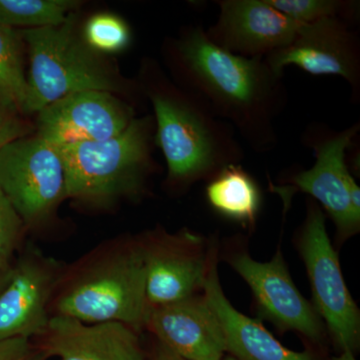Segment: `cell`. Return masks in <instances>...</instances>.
Segmentation results:
<instances>
[{"instance_id": "obj_1", "label": "cell", "mask_w": 360, "mask_h": 360, "mask_svg": "<svg viewBox=\"0 0 360 360\" xmlns=\"http://www.w3.org/2000/svg\"><path fill=\"white\" fill-rule=\"evenodd\" d=\"M175 75L187 90L231 125L257 153L276 149V118L288 105L283 75L264 58L236 56L213 44L201 25L184 28L167 44Z\"/></svg>"}, {"instance_id": "obj_2", "label": "cell", "mask_w": 360, "mask_h": 360, "mask_svg": "<svg viewBox=\"0 0 360 360\" xmlns=\"http://www.w3.org/2000/svg\"><path fill=\"white\" fill-rule=\"evenodd\" d=\"M144 92L155 110V144L165 156L172 191H186L245 160L236 130L198 96L174 86L153 68L146 70Z\"/></svg>"}, {"instance_id": "obj_3", "label": "cell", "mask_w": 360, "mask_h": 360, "mask_svg": "<svg viewBox=\"0 0 360 360\" xmlns=\"http://www.w3.org/2000/svg\"><path fill=\"white\" fill-rule=\"evenodd\" d=\"M148 312L139 236L104 241L65 265L51 304V316L84 323L120 322L139 333L146 328Z\"/></svg>"}, {"instance_id": "obj_4", "label": "cell", "mask_w": 360, "mask_h": 360, "mask_svg": "<svg viewBox=\"0 0 360 360\" xmlns=\"http://www.w3.org/2000/svg\"><path fill=\"white\" fill-rule=\"evenodd\" d=\"M153 146L155 120L144 116L105 141L56 148L65 167L66 196L97 206L141 198L155 170Z\"/></svg>"}, {"instance_id": "obj_5", "label": "cell", "mask_w": 360, "mask_h": 360, "mask_svg": "<svg viewBox=\"0 0 360 360\" xmlns=\"http://www.w3.org/2000/svg\"><path fill=\"white\" fill-rule=\"evenodd\" d=\"M27 44L30 72L23 115L39 113L47 105L85 90L115 92L122 80L103 58L90 49L78 30L77 14L56 26L21 30Z\"/></svg>"}, {"instance_id": "obj_6", "label": "cell", "mask_w": 360, "mask_h": 360, "mask_svg": "<svg viewBox=\"0 0 360 360\" xmlns=\"http://www.w3.org/2000/svg\"><path fill=\"white\" fill-rule=\"evenodd\" d=\"M359 130V122L341 130L311 123L303 132L302 142L314 156V165L286 172L281 184H269L271 193L283 200L284 212L295 194L310 196L333 220L340 240L352 238L360 229V187L347 165L348 149Z\"/></svg>"}, {"instance_id": "obj_7", "label": "cell", "mask_w": 360, "mask_h": 360, "mask_svg": "<svg viewBox=\"0 0 360 360\" xmlns=\"http://www.w3.org/2000/svg\"><path fill=\"white\" fill-rule=\"evenodd\" d=\"M310 285L312 305L326 321L333 345L340 352L359 347L360 312L343 278L338 252L329 238L326 215L309 198L307 215L297 238Z\"/></svg>"}, {"instance_id": "obj_8", "label": "cell", "mask_w": 360, "mask_h": 360, "mask_svg": "<svg viewBox=\"0 0 360 360\" xmlns=\"http://www.w3.org/2000/svg\"><path fill=\"white\" fill-rule=\"evenodd\" d=\"M0 188L25 229L44 226L68 198L58 148L37 134L9 143L0 150Z\"/></svg>"}, {"instance_id": "obj_9", "label": "cell", "mask_w": 360, "mask_h": 360, "mask_svg": "<svg viewBox=\"0 0 360 360\" xmlns=\"http://www.w3.org/2000/svg\"><path fill=\"white\" fill-rule=\"evenodd\" d=\"M148 309L203 291L215 243L189 231L170 233L155 229L139 236Z\"/></svg>"}, {"instance_id": "obj_10", "label": "cell", "mask_w": 360, "mask_h": 360, "mask_svg": "<svg viewBox=\"0 0 360 360\" xmlns=\"http://www.w3.org/2000/svg\"><path fill=\"white\" fill-rule=\"evenodd\" d=\"M226 262L250 286L260 319L281 333L295 331L316 345H323L326 329L314 305L297 290L281 248L266 262L245 250L232 251Z\"/></svg>"}, {"instance_id": "obj_11", "label": "cell", "mask_w": 360, "mask_h": 360, "mask_svg": "<svg viewBox=\"0 0 360 360\" xmlns=\"http://www.w3.org/2000/svg\"><path fill=\"white\" fill-rule=\"evenodd\" d=\"M264 59L281 75L292 65L314 77L343 78L352 101H360V39L347 21L324 18L300 23L292 42Z\"/></svg>"}, {"instance_id": "obj_12", "label": "cell", "mask_w": 360, "mask_h": 360, "mask_svg": "<svg viewBox=\"0 0 360 360\" xmlns=\"http://www.w3.org/2000/svg\"><path fill=\"white\" fill-rule=\"evenodd\" d=\"M65 264L30 246L11 265L0 291V340L39 338L51 319V304Z\"/></svg>"}, {"instance_id": "obj_13", "label": "cell", "mask_w": 360, "mask_h": 360, "mask_svg": "<svg viewBox=\"0 0 360 360\" xmlns=\"http://www.w3.org/2000/svg\"><path fill=\"white\" fill-rule=\"evenodd\" d=\"M37 135L56 148L101 141L120 134L134 120V111L112 92L85 90L54 101L40 110Z\"/></svg>"}, {"instance_id": "obj_14", "label": "cell", "mask_w": 360, "mask_h": 360, "mask_svg": "<svg viewBox=\"0 0 360 360\" xmlns=\"http://www.w3.org/2000/svg\"><path fill=\"white\" fill-rule=\"evenodd\" d=\"M217 20L205 30L224 51L250 58H265L292 42L300 23L290 20L269 0H215Z\"/></svg>"}, {"instance_id": "obj_15", "label": "cell", "mask_w": 360, "mask_h": 360, "mask_svg": "<svg viewBox=\"0 0 360 360\" xmlns=\"http://www.w3.org/2000/svg\"><path fill=\"white\" fill-rule=\"evenodd\" d=\"M144 328L186 360H221L226 352L221 326L203 293L151 307Z\"/></svg>"}, {"instance_id": "obj_16", "label": "cell", "mask_w": 360, "mask_h": 360, "mask_svg": "<svg viewBox=\"0 0 360 360\" xmlns=\"http://www.w3.org/2000/svg\"><path fill=\"white\" fill-rule=\"evenodd\" d=\"M37 345L58 360H148L139 333L120 322L84 323L52 315Z\"/></svg>"}, {"instance_id": "obj_17", "label": "cell", "mask_w": 360, "mask_h": 360, "mask_svg": "<svg viewBox=\"0 0 360 360\" xmlns=\"http://www.w3.org/2000/svg\"><path fill=\"white\" fill-rule=\"evenodd\" d=\"M219 250L214 246L203 295L210 303L224 333L226 352L236 360H319L314 352H293L283 347L259 319H252L234 309L227 300L219 276Z\"/></svg>"}, {"instance_id": "obj_18", "label": "cell", "mask_w": 360, "mask_h": 360, "mask_svg": "<svg viewBox=\"0 0 360 360\" xmlns=\"http://www.w3.org/2000/svg\"><path fill=\"white\" fill-rule=\"evenodd\" d=\"M205 198L220 217L252 227L262 205V194L257 180L241 165H231L208 180Z\"/></svg>"}, {"instance_id": "obj_19", "label": "cell", "mask_w": 360, "mask_h": 360, "mask_svg": "<svg viewBox=\"0 0 360 360\" xmlns=\"http://www.w3.org/2000/svg\"><path fill=\"white\" fill-rule=\"evenodd\" d=\"M78 6L75 0H0V23L13 28L56 26Z\"/></svg>"}, {"instance_id": "obj_20", "label": "cell", "mask_w": 360, "mask_h": 360, "mask_svg": "<svg viewBox=\"0 0 360 360\" xmlns=\"http://www.w3.org/2000/svg\"><path fill=\"white\" fill-rule=\"evenodd\" d=\"M20 30L0 23V96L23 115L27 89Z\"/></svg>"}, {"instance_id": "obj_21", "label": "cell", "mask_w": 360, "mask_h": 360, "mask_svg": "<svg viewBox=\"0 0 360 360\" xmlns=\"http://www.w3.org/2000/svg\"><path fill=\"white\" fill-rule=\"evenodd\" d=\"M269 2L297 23L340 18L352 25L359 20V1L354 0H269Z\"/></svg>"}, {"instance_id": "obj_22", "label": "cell", "mask_w": 360, "mask_h": 360, "mask_svg": "<svg viewBox=\"0 0 360 360\" xmlns=\"http://www.w3.org/2000/svg\"><path fill=\"white\" fill-rule=\"evenodd\" d=\"M82 34L90 49L101 56L122 52L131 42L129 26L110 13H98L90 18L82 30Z\"/></svg>"}, {"instance_id": "obj_23", "label": "cell", "mask_w": 360, "mask_h": 360, "mask_svg": "<svg viewBox=\"0 0 360 360\" xmlns=\"http://www.w3.org/2000/svg\"><path fill=\"white\" fill-rule=\"evenodd\" d=\"M25 231L22 220L0 188V274L11 270Z\"/></svg>"}, {"instance_id": "obj_24", "label": "cell", "mask_w": 360, "mask_h": 360, "mask_svg": "<svg viewBox=\"0 0 360 360\" xmlns=\"http://www.w3.org/2000/svg\"><path fill=\"white\" fill-rule=\"evenodd\" d=\"M22 115L16 106L0 96V150L16 139L32 134V127Z\"/></svg>"}, {"instance_id": "obj_25", "label": "cell", "mask_w": 360, "mask_h": 360, "mask_svg": "<svg viewBox=\"0 0 360 360\" xmlns=\"http://www.w3.org/2000/svg\"><path fill=\"white\" fill-rule=\"evenodd\" d=\"M37 343L28 338L0 340V360H46Z\"/></svg>"}, {"instance_id": "obj_26", "label": "cell", "mask_w": 360, "mask_h": 360, "mask_svg": "<svg viewBox=\"0 0 360 360\" xmlns=\"http://www.w3.org/2000/svg\"><path fill=\"white\" fill-rule=\"evenodd\" d=\"M150 360H186L179 355L175 354L172 350L168 349L165 345L156 341L155 349H153V357Z\"/></svg>"}, {"instance_id": "obj_27", "label": "cell", "mask_w": 360, "mask_h": 360, "mask_svg": "<svg viewBox=\"0 0 360 360\" xmlns=\"http://www.w3.org/2000/svg\"><path fill=\"white\" fill-rule=\"evenodd\" d=\"M331 360H356V359H355L354 352L343 350L338 356L333 357Z\"/></svg>"}, {"instance_id": "obj_28", "label": "cell", "mask_w": 360, "mask_h": 360, "mask_svg": "<svg viewBox=\"0 0 360 360\" xmlns=\"http://www.w3.org/2000/svg\"><path fill=\"white\" fill-rule=\"evenodd\" d=\"M11 271V270H9ZM9 271L6 274H0V291H1L4 286L6 285L7 279H8Z\"/></svg>"}, {"instance_id": "obj_29", "label": "cell", "mask_w": 360, "mask_h": 360, "mask_svg": "<svg viewBox=\"0 0 360 360\" xmlns=\"http://www.w3.org/2000/svg\"><path fill=\"white\" fill-rule=\"evenodd\" d=\"M221 360H236L234 359V357H232L231 355H229V356L225 357V359H222Z\"/></svg>"}]
</instances>
